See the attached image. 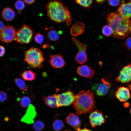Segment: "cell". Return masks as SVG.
Returning a JSON list of instances; mask_svg holds the SVG:
<instances>
[{"mask_svg":"<svg viewBox=\"0 0 131 131\" xmlns=\"http://www.w3.org/2000/svg\"><path fill=\"white\" fill-rule=\"evenodd\" d=\"M107 24L111 28L115 38L123 39L129 36L131 20L117 12H112L107 16Z\"/></svg>","mask_w":131,"mask_h":131,"instance_id":"6da1fadb","label":"cell"},{"mask_svg":"<svg viewBox=\"0 0 131 131\" xmlns=\"http://www.w3.org/2000/svg\"><path fill=\"white\" fill-rule=\"evenodd\" d=\"M46 7L47 15L51 20L58 23L65 22L68 26L71 24L70 13L67 7L62 2L52 0L47 4Z\"/></svg>","mask_w":131,"mask_h":131,"instance_id":"7a4b0ae2","label":"cell"},{"mask_svg":"<svg viewBox=\"0 0 131 131\" xmlns=\"http://www.w3.org/2000/svg\"><path fill=\"white\" fill-rule=\"evenodd\" d=\"M73 103V106L78 115L90 113L95 107L94 94L89 90L80 91L75 95Z\"/></svg>","mask_w":131,"mask_h":131,"instance_id":"3957f363","label":"cell"},{"mask_svg":"<svg viewBox=\"0 0 131 131\" xmlns=\"http://www.w3.org/2000/svg\"><path fill=\"white\" fill-rule=\"evenodd\" d=\"M24 56V61L31 67L40 69L43 67L45 58L40 49L31 48L25 52Z\"/></svg>","mask_w":131,"mask_h":131,"instance_id":"277c9868","label":"cell"},{"mask_svg":"<svg viewBox=\"0 0 131 131\" xmlns=\"http://www.w3.org/2000/svg\"><path fill=\"white\" fill-rule=\"evenodd\" d=\"M33 34V30L30 26L24 25L16 31L15 40L21 44H28L32 40Z\"/></svg>","mask_w":131,"mask_h":131,"instance_id":"5b68a950","label":"cell"},{"mask_svg":"<svg viewBox=\"0 0 131 131\" xmlns=\"http://www.w3.org/2000/svg\"><path fill=\"white\" fill-rule=\"evenodd\" d=\"M57 98L56 107L68 106L73 103L75 95L70 90L59 94H55Z\"/></svg>","mask_w":131,"mask_h":131,"instance_id":"8992f818","label":"cell"},{"mask_svg":"<svg viewBox=\"0 0 131 131\" xmlns=\"http://www.w3.org/2000/svg\"><path fill=\"white\" fill-rule=\"evenodd\" d=\"M72 40L76 45L78 52L75 57L76 61L79 64H82L86 62L88 60L86 51V47L82 43L74 37H72Z\"/></svg>","mask_w":131,"mask_h":131,"instance_id":"52a82bcc","label":"cell"},{"mask_svg":"<svg viewBox=\"0 0 131 131\" xmlns=\"http://www.w3.org/2000/svg\"><path fill=\"white\" fill-rule=\"evenodd\" d=\"M16 31L14 27L11 25L5 26L0 30V38L3 42L8 43L13 41L15 38Z\"/></svg>","mask_w":131,"mask_h":131,"instance_id":"ba28073f","label":"cell"},{"mask_svg":"<svg viewBox=\"0 0 131 131\" xmlns=\"http://www.w3.org/2000/svg\"><path fill=\"white\" fill-rule=\"evenodd\" d=\"M115 81L122 83H128L131 81V65L129 64L123 67Z\"/></svg>","mask_w":131,"mask_h":131,"instance_id":"9c48e42d","label":"cell"},{"mask_svg":"<svg viewBox=\"0 0 131 131\" xmlns=\"http://www.w3.org/2000/svg\"><path fill=\"white\" fill-rule=\"evenodd\" d=\"M89 119L90 125L93 127L100 125L105 122L103 114L98 110L92 112L90 114Z\"/></svg>","mask_w":131,"mask_h":131,"instance_id":"30bf717a","label":"cell"},{"mask_svg":"<svg viewBox=\"0 0 131 131\" xmlns=\"http://www.w3.org/2000/svg\"><path fill=\"white\" fill-rule=\"evenodd\" d=\"M131 96L128 88L123 86L118 88L115 93L116 98L121 102L127 101L130 98Z\"/></svg>","mask_w":131,"mask_h":131,"instance_id":"8fae6325","label":"cell"},{"mask_svg":"<svg viewBox=\"0 0 131 131\" xmlns=\"http://www.w3.org/2000/svg\"><path fill=\"white\" fill-rule=\"evenodd\" d=\"M49 62L52 66L55 68H60L64 67L65 62L60 54L52 55L49 56Z\"/></svg>","mask_w":131,"mask_h":131,"instance_id":"7c38bea8","label":"cell"},{"mask_svg":"<svg viewBox=\"0 0 131 131\" xmlns=\"http://www.w3.org/2000/svg\"><path fill=\"white\" fill-rule=\"evenodd\" d=\"M36 115V113L34 107L32 105L30 104L28 107L25 115L22 118L21 121L27 124L33 123L34 119Z\"/></svg>","mask_w":131,"mask_h":131,"instance_id":"4fadbf2b","label":"cell"},{"mask_svg":"<svg viewBox=\"0 0 131 131\" xmlns=\"http://www.w3.org/2000/svg\"><path fill=\"white\" fill-rule=\"evenodd\" d=\"M77 73L81 76L90 78L93 76L95 72L90 66L86 65H83L78 67Z\"/></svg>","mask_w":131,"mask_h":131,"instance_id":"5bb4252c","label":"cell"},{"mask_svg":"<svg viewBox=\"0 0 131 131\" xmlns=\"http://www.w3.org/2000/svg\"><path fill=\"white\" fill-rule=\"evenodd\" d=\"M66 121L68 124L76 130L80 128L81 126L79 117L74 113L69 114L66 118Z\"/></svg>","mask_w":131,"mask_h":131,"instance_id":"9a60e30c","label":"cell"},{"mask_svg":"<svg viewBox=\"0 0 131 131\" xmlns=\"http://www.w3.org/2000/svg\"><path fill=\"white\" fill-rule=\"evenodd\" d=\"M117 12L126 18H131V1L126 3H123L119 7Z\"/></svg>","mask_w":131,"mask_h":131,"instance_id":"2e32d148","label":"cell"},{"mask_svg":"<svg viewBox=\"0 0 131 131\" xmlns=\"http://www.w3.org/2000/svg\"><path fill=\"white\" fill-rule=\"evenodd\" d=\"M110 87V83L103 78L101 79V82L99 83L97 87L96 93L100 96L105 95L107 94Z\"/></svg>","mask_w":131,"mask_h":131,"instance_id":"e0dca14e","label":"cell"},{"mask_svg":"<svg viewBox=\"0 0 131 131\" xmlns=\"http://www.w3.org/2000/svg\"><path fill=\"white\" fill-rule=\"evenodd\" d=\"M84 32V25L83 23L80 21L75 22L71 27L70 30L71 34L74 36L81 35Z\"/></svg>","mask_w":131,"mask_h":131,"instance_id":"ac0fdd59","label":"cell"},{"mask_svg":"<svg viewBox=\"0 0 131 131\" xmlns=\"http://www.w3.org/2000/svg\"><path fill=\"white\" fill-rule=\"evenodd\" d=\"M1 15L5 21H11L14 18L15 13L14 11L12 8L9 7H7L2 10Z\"/></svg>","mask_w":131,"mask_h":131,"instance_id":"d6986e66","label":"cell"},{"mask_svg":"<svg viewBox=\"0 0 131 131\" xmlns=\"http://www.w3.org/2000/svg\"><path fill=\"white\" fill-rule=\"evenodd\" d=\"M45 104L47 106L53 108H57V98L55 94L48 96H44L43 98Z\"/></svg>","mask_w":131,"mask_h":131,"instance_id":"ffe728a7","label":"cell"},{"mask_svg":"<svg viewBox=\"0 0 131 131\" xmlns=\"http://www.w3.org/2000/svg\"><path fill=\"white\" fill-rule=\"evenodd\" d=\"M36 73L31 70L25 71L20 75L25 80L32 81L34 80L36 78Z\"/></svg>","mask_w":131,"mask_h":131,"instance_id":"44dd1931","label":"cell"},{"mask_svg":"<svg viewBox=\"0 0 131 131\" xmlns=\"http://www.w3.org/2000/svg\"><path fill=\"white\" fill-rule=\"evenodd\" d=\"M16 84L22 90L27 91V87L24 80L19 78H16L14 80Z\"/></svg>","mask_w":131,"mask_h":131,"instance_id":"7402d4cb","label":"cell"},{"mask_svg":"<svg viewBox=\"0 0 131 131\" xmlns=\"http://www.w3.org/2000/svg\"><path fill=\"white\" fill-rule=\"evenodd\" d=\"M52 127L55 131H59L64 127V125L63 121L59 119L54 120L52 123Z\"/></svg>","mask_w":131,"mask_h":131,"instance_id":"603a6c76","label":"cell"},{"mask_svg":"<svg viewBox=\"0 0 131 131\" xmlns=\"http://www.w3.org/2000/svg\"><path fill=\"white\" fill-rule=\"evenodd\" d=\"M20 105L22 107H28L31 103V100L28 97L25 96L22 97L19 100Z\"/></svg>","mask_w":131,"mask_h":131,"instance_id":"cb8c5ba5","label":"cell"},{"mask_svg":"<svg viewBox=\"0 0 131 131\" xmlns=\"http://www.w3.org/2000/svg\"><path fill=\"white\" fill-rule=\"evenodd\" d=\"M48 35L49 39L52 41L57 40L59 39V36L58 32L54 30L49 31L48 33Z\"/></svg>","mask_w":131,"mask_h":131,"instance_id":"d4e9b609","label":"cell"},{"mask_svg":"<svg viewBox=\"0 0 131 131\" xmlns=\"http://www.w3.org/2000/svg\"><path fill=\"white\" fill-rule=\"evenodd\" d=\"M33 127L35 131H41L45 128V125L41 121L37 120L33 123Z\"/></svg>","mask_w":131,"mask_h":131,"instance_id":"484cf974","label":"cell"},{"mask_svg":"<svg viewBox=\"0 0 131 131\" xmlns=\"http://www.w3.org/2000/svg\"><path fill=\"white\" fill-rule=\"evenodd\" d=\"M93 0H75L76 3L85 8L91 7Z\"/></svg>","mask_w":131,"mask_h":131,"instance_id":"4316f807","label":"cell"},{"mask_svg":"<svg viewBox=\"0 0 131 131\" xmlns=\"http://www.w3.org/2000/svg\"><path fill=\"white\" fill-rule=\"evenodd\" d=\"M102 32L104 36L109 37L113 34V31L111 27L109 25H106L102 28Z\"/></svg>","mask_w":131,"mask_h":131,"instance_id":"83f0119b","label":"cell"},{"mask_svg":"<svg viewBox=\"0 0 131 131\" xmlns=\"http://www.w3.org/2000/svg\"><path fill=\"white\" fill-rule=\"evenodd\" d=\"M24 2L20 0H17L15 4V6L16 9L18 10H21L23 9L25 6Z\"/></svg>","mask_w":131,"mask_h":131,"instance_id":"f1b7e54d","label":"cell"},{"mask_svg":"<svg viewBox=\"0 0 131 131\" xmlns=\"http://www.w3.org/2000/svg\"><path fill=\"white\" fill-rule=\"evenodd\" d=\"M35 41L39 44H42L44 40V37L43 35L39 33H37L34 37Z\"/></svg>","mask_w":131,"mask_h":131,"instance_id":"f546056e","label":"cell"},{"mask_svg":"<svg viewBox=\"0 0 131 131\" xmlns=\"http://www.w3.org/2000/svg\"><path fill=\"white\" fill-rule=\"evenodd\" d=\"M108 2L110 6L116 7L118 6L120 4V0H108Z\"/></svg>","mask_w":131,"mask_h":131,"instance_id":"4dcf8cb0","label":"cell"},{"mask_svg":"<svg viewBox=\"0 0 131 131\" xmlns=\"http://www.w3.org/2000/svg\"><path fill=\"white\" fill-rule=\"evenodd\" d=\"M7 95L6 93L1 90L0 93V102H3L7 100Z\"/></svg>","mask_w":131,"mask_h":131,"instance_id":"1f68e13d","label":"cell"},{"mask_svg":"<svg viewBox=\"0 0 131 131\" xmlns=\"http://www.w3.org/2000/svg\"><path fill=\"white\" fill-rule=\"evenodd\" d=\"M125 45L126 48L131 51V37L127 38L125 42Z\"/></svg>","mask_w":131,"mask_h":131,"instance_id":"d6a6232c","label":"cell"},{"mask_svg":"<svg viewBox=\"0 0 131 131\" xmlns=\"http://www.w3.org/2000/svg\"><path fill=\"white\" fill-rule=\"evenodd\" d=\"M0 57H1L3 56L5 54V49L3 46L2 45L0 46Z\"/></svg>","mask_w":131,"mask_h":131,"instance_id":"836d02e7","label":"cell"},{"mask_svg":"<svg viewBox=\"0 0 131 131\" xmlns=\"http://www.w3.org/2000/svg\"><path fill=\"white\" fill-rule=\"evenodd\" d=\"M25 3L29 4H31L33 3L35 0H23Z\"/></svg>","mask_w":131,"mask_h":131,"instance_id":"e575fe53","label":"cell"},{"mask_svg":"<svg viewBox=\"0 0 131 131\" xmlns=\"http://www.w3.org/2000/svg\"><path fill=\"white\" fill-rule=\"evenodd\" d=\"M77 131H92L91 130L88 129L86 128H84L82 129L80 128L78 129Z\"/></svg>","mask_w":131,"mask_h":131,"instance_id":"d590c367","label":"cell"},{"mask_svg":"<svg viewBox=\"0 0 131 131\" xmlns=\"http://www.w3.org/2000/svg\"><path fill=\"white\" fill-rule=\"evenodd\" d=\"M3 23L1 21H0V30L3 29L5 27Z\"/></svg>","mask_w":131,"mask_h":131,"instance_id":"8d00e7d4","label":"cell"},{"mask_svg":"<svg viewBox=\"0 0 131 131\" xmlns=\"http://www.w3.org/2000/svg\"><path fill=\"white\" fill-rule=\"evenodd\" d=\"M96 2L98 3H101L106 0H96Z\"/></svg>","mask_w":131,"mask_h":131,"instance_id":"74e56055","label":"cell"},{"mask_svg":"<svg viewBox=\"0 0 131 131\" xmlns=\"http://www.w3.org/2000/svg\"><path fill=\"white\" fill-rule=\"evenodd\" d=\"M124 106L125 107H128L129 106V104L128 102H125L124 104Z\"/></svg>","mask_w":131,"mask_h":131,"instance_id":"f35d334b","label":"cell"},{"mask_svg":"<svg viewBox=\"0 0 131 131\" xmlns=\"http://www.w3.org/2000/svg\"><path fill=\"white\" fill-rule=\"evenodd\" d=\"M9 119L8 118L6 117L5 119V120L6 121H8V120Z\"/></svg>","mask_w":131,"mask_h":131,"instance_id":"ab89813d","label":"cell"},{"mask_svg":"<svg viewBox=\"0 0 131 131\" xmlns=\"http://www.w3.org/2000/svg\"><path fill=\"white\" fill-rule=\"evenodd\" d=\"M130 114H131V108H130Z\"/></svg>","mask_w":131,"mask_h":131,"instance_id":"60d3db41","label":"cell"},{"mask_svg":"<svg viewBox=\"0 0 131 131\" xmlns=\"http://www.w3.org/2000/svg\"><path fill=\"white\" fill-rule=\"evenodd\" d=\"M70 131V130H65L64 131Z\"/></svg>","mask_w":131,"mask_h":131,"instance_id":"b9f144b4","label":"cell"},{"mask_svg":"<svg viewBox=\"0 0 131 131\" xmlns=\"http://www.w3.org/2000/svg\"><path fill=\"white\" fill-rule=\"evenodd\" d=\"M130 30L131 33V28H130Z\"/></svg>","mask_w":131,"mask_h":131,"instance_id":"7bdbcfd3","label":"cell"}]
</instances>
